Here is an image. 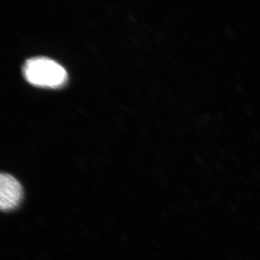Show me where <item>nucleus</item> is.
Here are the masks:
<instances>
[{"label":"nucleus","instance_id":"nucleus-2","mask_svg":"<svg viewBox=\"0 0 260 260\" xmlns=\"http://www.w3.org/2000/svg\"><path fill=\"white\" fill-rule=\"evenodd\" d=\"M23 189L21 184L9 174L0 177V208L3 211L15 209L22 202Z\"/></svg>","mask_w":260,"mask_h":260},{"label":"nucleus","instance_id":"nucleus-1","mask_svg":"<svg viewBox=\"0 0 260 260\" xmlns=\"http://www.w3.org/2000/svg\"><path fill=\"white\" fill-rule=\"evenodd\" d=\"M23 74L27 81L36 86L58 88L68 80L61 65L47 57H34L25 61Z\"/></svg>","mask_w":260,"mask_h":260}]
</instances>
